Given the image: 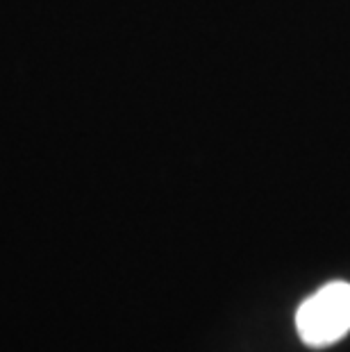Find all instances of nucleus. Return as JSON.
I'll use <instances>...</instances> for the list:
<instances>
[{"instance_id": "nucleus-1", "label": "nucleus", "mask_w": 350, "mask_h": 352, "mask_svg": "<svg viewBox=\"0 0 350 352\" xmlns=\"http://www.w3.org/2000/svg\"><path fill=\"white\" fill-rule=\"evenodd\" d=\"M300 339L311 348H323L344 339L350 329V284L332 282L318 289L296 311Z\"/></svg>"}]
</instances>
